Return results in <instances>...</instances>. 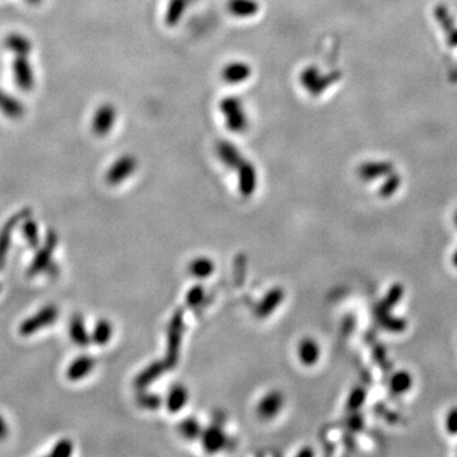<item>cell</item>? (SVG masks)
Listing matches in <instances>:
<instances>
[{
	"label": "cell",
	"mask_w": 457,
	"mask_h": 457,
	"mask_svg": "<svg viewBox=\"0 0 457 457\" xmlns=\"http://www.w3.org/2000/svg\"><path fill=\"white\" fill-rule=\"evenodd\" d=\"M218 111L224 118L225 127L233 133H244L249 129L248 111L244 102L236 95H227L218 103Z\"/></svg>",
	"instance_id": "cell-1"
},
{
	"label": "cell",
	"mask_w": 457,
	"mask_h": 457,
	"mask_svg": "<svg viewBox=\"0 0 457 457\" xmlns=\"http://www.w3.org/2000/svg\"><path fill=\"white\" fill-rule=\"evenodd\" d=\"M57 243H59V236L56 232L53 229L48 230L45 241L37 248L36 254L28 265V270H27L28 277H37L45 272L54 270L56 267L54 263V253L57 247Z\"/></svg>",
	"instance_id": "cell-2"
},
{
	"label": "cell",
	"mask_w": 457,
	"mask_h": 457,
	"mask_svg": "<svg viewBox=\"0 0 457 457\" xmlns=\"http://www.w3.org/2000/svg\"><path fill=\"white\" fill-rule=\"evenodd\" d=\"M339 77L341 75L338 71L323 74L318 66L311 65L302 69L299 75V82L306 93L310 94L313 97H319L324 93L329 86L334 84Z\"/></svg>",
	"instance_id": "cell-3"
},
{
	"label": "cell",
	"mask_w": 457,
	"mask_h": 457,
	"mask_svg": "<svg viewBox=\"0 0 457 457\" xmlns=\"http://www.w3.org/2000/svg\"><path fill=\"white\" fill-rule=\"evenodd\" d=\"M59 314L60 310L54 304L44 306L31 317L24 319L19 326V334L22 337H31L47 326H53L59 318Z\"/></svg>",
	"instance_id": "cell-4"
},
{
	"label": "cell",
	"mask_w": 457,
	"mask_h": 457,
	"mask_svg": "<svg viewBox=\"0 0 457 457\" xmlns=\"http://www.w3.org/2000/svg\"><path fill=\"white\" fill-rule=\"evenodd\" d=\"M139 168L138 158L132 154L118 156L113 163L109 165L106 173V182L109 186H120L124 180L132 177Z\"/></svg>",
	"instance_id": "cell-5"
},
{
	"label": "cell",
	"mask_w": 457,
	"mask_h": 457,
	"mask_svg": "<svg viewBox=\"0 0 457 457\" xmlns=\"http://www.w3.org/2000/svg\"><path fill=\"white\" fill-rule=\"evenodd\" d=\"M183 311H177L171 320V324L168 328V349H167V357L164 362L168 369H173L179 358V349L182 343V335H183Z\"/></svg>",
	"instance_id": "cell-6"
},
{
	"label": "cell",
	"mask_w": 457,
	"mask_h": 457,
	"mask_svg": "<svg viewBox=\"0 0 457 457\" xmlns=\"http://www.w3.org/2000/svg\"><path fill=\"white\" fill-rule=\"evenodd\" d=\"M118 118V111L113 103H102L92 117V131L98 138H106L113 131Z\"/></svg>",
	"instance_id": "cell-7"
},
{
	"label": "cell",
	"mask_w": 457,
	"mask_h": 457,
	"mask_svg": "<svg viewBox=\"0 0 457 457\" xmlns=\"http://www.w3.org/2000/svg\"><path fill=\"white\" fill-rule=\"evenodd\" d=\"M32 215V209L30 207H24L16 212L13 216L9 217L0 229V270L6 265L7 258H8L10 243L13 239V234L18 224H21L24 218Z\"/></svg>",
	"instance_id": "cell-8"
},
{
	"label": "cell",
	"mask_w": 457,
	"mask_h": 457,
	"mask_svg": "<svg viewBox=\"0 0 457 457\" xmlns=\"http://www.w3.org/2000/svg\"><path fill=\"white\" fill-rule=\"evenodd\" d=\"M215 154L218 160L232 171H238L243 163L248 159L247 156H243L241 149L229 140H217L215 144Z\"/></svg>",
	"instance_id": "cell-9"
},
{
	"label": "cell",
	"mask_w": 457,
	"mask_h": 457,
	"mask_svg": "<svg viewBox=\"0 0 457 457\" xmlns=\"http://www.w3.org/2000/svg\"><path fill=\"white\" fill-rule=\"evenodd\" d=\"M13 70V78L16 86L24 92H30L35 86V70L32 66L31 62L28 60V56L26 55H17L13 59L12 64Z\"/></svg>",
	"instance_id": "cell-10"
},
{
	"label": "cell",
	"mask_w": 457,
	"mask_h": 457,
	"mask_svg": "<svg viewBox=\"0 0 457 457\" xmlns=\"http://www.w3.org/2000/svg\"><path fill=\"white\" fill-rule=\"evenodd\" d=\"M252 75H253L252 65L249 62H241V60L227 62L221 70V78L226 84H230V86L243 84L252 78Z\"/></svg>",
	"instance_id": "cell-11"
},
{
	"label": "cell",
	"mask_w": 457,
	"mask_h": 457,
	"mask_svg": "<svg viewBox=\"0 0 457 457\" xmlns=\"http://www.w3.org/2000/svg\"><path fill=\"white\" fill-rule=\"evenodd\" d=\"M238 188L244 198H249L256 194L258 188V171L256 164L247 159L236 171Z\"/></svg>",
	"instance_id": "cell-12"
},
{
	"label": "cell",
	"mask_w": 457,
	"mask_h": 457,
	"mask_svg": "<svg viewBox=\"0 0 457 457\" xmlns=\"http://www.w3.org/2000/svg\"><path fill=\"white\" fill-rule=\"evenodd\" d=\"M283 403H285L283 394L279 390H272L261 399L257 407V413L261 418L265 420L274 418L279 411H282Z\"/></svg>",
	"instance_id": "cell-13"
},
{
	"label": "cell",
	"mask_w": 457,
	"mask_h": 457,
	"mask_svg": "<svg viewBox=\"0 0 457 457\" xmlns=\"http://www.w3.org/2000/svg\"><path fill=\"white\" fill-rule=\"evenodd\" d=\"M68 332L71 342L80 348H86L92 343L91 333L86 329V320L79 314L70 319Z\"/></svg>",
	"instance_id": "cell-14"
},
{
	"label": "cell",
	"mask_w": 457,
	"mask_h": 457,
	"mask_svg": "<svg viewBox=\"0 0 457 457\" xmlns=\"http://www.w3.org/2000/svg\"><path fill=\"white\" fill-rule=\"evenodd\" d=\"M285 300V291L281 287H274L264 295L262 301L256 308L257 318H268L272 313L277 310L279 305Z\"/></svg>",
	"instance_id": "cell-15"
},
{
	"label": "cell",
	"mask_w": 457,
	"mask_h": 457,
	"mask_svg": "<svg viewBox=\"0 0 457 457\" xmlns=\"http://www.w3.org/2000/svg\"><path fill=\"white\" fill-rule=\"evenodd\" d=\"M95 369V360L93 357L83 355L75 358L66 369V379L69 381H80L86 379L89 373H92Z\"/></svg>",
	"instance_id": "cell-16"
},
{
	"label": "cell",
	"mask_w": 457,
	"mask_h": 457,
	"mask_svg": "<svg viewBox=\"0 0 457 457\" xmlns=\"http://www.w3.org/2000/svg\"><path fill=\"white\" fill-rule=\"evenodd\" d=\"M227 12L239 19H248L256 17L261 10L258 0H227Z\"/></svg>",
	"instance_id": "cell-17"
},
{
	"label": "cell",
	"mask_w": 457,
	"mask_h": 457,
	"mask_svg": "<svg viewBox=\"0 0 457 457\" xmlns=\"http://www.w3.org/2000/svg\"><path fill=\"white\" fill-rule=\"evenodd\" d=\"M192 3L194 0H168L164 13V24L168 27H177Z\"/></svg>",
	"instance_id": "cell-18"
},
{
	"label": "cell",
	"mask_w": 457,
	"mask_h": 457,
	"mask_svg": "<svg viewBox=\"0 0 457 457\" xmlns=\"http://www.w3.org/2000/svg\"><path fill=\"white\" fill-rule=\"evenodd\" d=\"M200 440H201L203 449L207 454H216L220 449H224L226 436L221 428L212 426L203 429Z\"/></svg>",
	"instance_id": "cell-19"
},
{
	"label": "cell",
	"mask_w": 457,
	"mask_h": 457,
	"mask_svg": "<svg viewBox=\"0 0 457 457\" xmlns=\"http://www.w3.org/2000/svg\"><path fill=\"white\" fill-rule=\"evenodd\" d=\"M0 112L12 120H19L24 116L26 109L18 98L0 88Z\"/></svg>",
	"instance_id": "cell-20"
},
{
	"label": "cell",
	"mask_w": 457,
	"mask_h": 457,
	"mask_svg": "<svg viewBox=\"0 0 457 457\" xmlns=\"http://www.w3.org/2000/svg\"><path fill=\"white\" fill-rule=\"evenodd\" d=\"M404 295V286L402 283H394L393 286L390 287L388 290L386 295L384 296V299L379 302V305L376 306L375 313L376 317H382L390 314L391 310L398 306V304L402 301Z\"/></svg>",
	"instance_id": "cell-21"
},
{
	"label": "cell",
	"mask_w": 457,
	"mask_h": 457,
	"mask_svg": "<svg viewBox=\"0 0 457 457\" xmlns=\"http://www.w3.org/2000/svg\"><path fill=\"white\" fill-rule=\"evenodd\" d=\"M297 355H299V360L304 366L306 367H311L314 364H318L320 360V355L321 351L319 347L318 342L313 338H304L300 343H299V348H297Z\"/></svg>",
	"instance_id": "cell-22"
},
{
	"label": "cell",
	"mask_w": 457,
	"mask_h": 457,
	"mask_svg": "<svg viewBox=\"0 0 457 457\" xmlns=\"http://www.w3.org/2000/svg\"><path fill=\"white\" fill-rule=\"evenodd\" d=\"M393 173V165L389 162H369L358 168V176L364 180L385 177Z\"/></svg>",
	"instance_id": "cell-23"
},
{
	"label": "cell",
	"mask_w": 457,
	"mask_h": 457,
	"mask_svg": "<svg viewBox=\"0 0 457 457\" xmlns=\"http://www.w3.org/2000/svg\"><path fill=\"white\" fill-rule=\"evenodd\" d=\"M188 272L194 279H209L215 272V263L209 257H197L188 264Z\"/></svg>",
	"instance_id": "cell-24"
},
{
	"label": "cell",
	"mask_w": 457,
	"mask_h": 457,
	"mask_svg": "<svg viewBox=\"0 0 457 457\" xmlns=\"http://www.w3.org/2000/svg\"><path fill=\"white\" fill-rule=\"evenodd\" d=\"M188 400H189V393L187 388L182 385H176L169 390L165 399V405L171 413H178L186 407Z\"/></svg>",
	"instance_id": "cell-25"
},
{
	"label": "cell",
	"mask_w": 457,
	"mask_h": 457,
	"mask_svg": "<svg viewBox=\"0 0 457 457\" xmlns=\"http://www.w3.org/2000/svg\"><path fill=\"white\" fill-rule=\"evenodd\" d=\"M4 45L8 48L10 53H13L15 56L17 55H28L32 53L31 39H27L22 33H10L4 41Z\"/></svg>",
	"instance_id": "cell-26"
},
{
	"label": "cell",
	"mask_w": 457,
	"mask_h": 457,
	"mask_svg": "<svg viewBox=\"0 0 457 457\" xmlns=\"http://www.w3.org/2000/svg\"><path fill=\"white\" fill-rule=\"evenodd\" d=\"M168 370L167 364L164 361L162 362H154V364L147 366V369L142 372H140L139 376L135 379V385L138 388L142 389L154 382L159 376Z\"/></svg>",
	"instance_id": "cell-27"
},
{
	"label": "cell",
	"mask_w": 457,
	"mask_h": 457,
	"mask_svg": "<svg viewBox=\"0 0 457 457\" xmlns=\"http://www.w3.org/2000/svg\"><path fill=\"white\" fill-rule=\"evenodd\" d=\"M113 337V326L107 319H101L95 323L93 330L91 333L92 343L97 346H106Z\"/></svg>",
	"instance_id": "cell-28"
},
{
	"label": "cell",
	"mask_w": 457,
	"mask_h": 457,
	"mask_svg": "<svg viewBox=\"0 0 457 457\" xmlns=\"http://www.w3.org/2000/svg\"><path fill=\"white\" fill-rule=\"evenodd\" d=\"M389 386H390L391 393L395 395H402V394L408 393L413 386V377H411V372L405 371V370L395 372L390 379Z\"/></svg>",
	"instance_id": "cell-29"
},
{
	"label": "cell",
	"mask_w": 457,
	"mask_h": 457,
	"mask_svg": "<svg viewBox=\"0 0 457 457\" xmlns=\"http://www.w3.org/2000/svg\"><path fill=\"white\" fill-rule=\"evenodd\" d=\"M22 234H24V241L30 248L37 249L41 245L39 224L32 217V215L26 217L22 221Z\"/></svg>",
	"instance_id": "cell-30"
},
{
	"label": "cell",
	"mask_w": 457,
	"mask_h": 457,
	"mask_svg": "<svg viewBox=\"0 0 457 457\" xmlns=\"http://www.w3.org/2000/svg\"><path fill=\"white\" fill-rule=\"evenodd\" d=\"M178 432L187 441H197L201 438L203 429L197 419L186 418L179 422Z\"/></svg>",
	"instance_id": "cell-31"
},
{
	"label": "cell",
	"mask_w": 457,
	"mask_h": 457,
	"mask_svg": "<svg viewBox=\"0 0 457 457\" xmlns=\"http://www.w3.org/2000/svg\"><path fill=\"white\" fill-rule=\"evenodd\" d=\"M377 320H379L380 326L382 329L391 332V333H402L408 326V323H407L405 319L393 317L391 314L379 317Z\"/></svg>",
	"instance_id": "cell-32"
},
{
	"label": "cell",
	"mask_w": 457,
	"mask_h": 457,
	"mask_svg": "<svg viewBox=\"0 0 457 457\" xmlns=\"http://www.w3.org/2000/svg\"><path fill=\"white\" fill-rule=\"evenodd\" d=\"M402 183L400 177L395 174V173H390L388 176L386 180L384 182V185L380 187L379 194L382 198H390L391 196L395 194L396 191L399 189Z\"/></svg>",
	"instance_id": "cell-33"
},
{
	"label": "cell",
	"mask_w": 457,
	"mask_h": 457,
	"mask_svg": "<svg viewBox=\"0 0 457 457\" xmlns=\"http://www.w3.org/2000/svg\"><path fill=\"white\" fill-rule=\"evenodd\" d=\"M366 396H367V393L362 386H357L353 389L347 399V409L356 413L366 402Z\"/></svg>",
	"instance_id": "cell-34"
},
{
	"label": "cell",
	"mask_w": 457,
	"mask_h": 457,
	"mask_svg": "<svg viewBox=\"0 0 457 457\" xmlns=\"http://www.w3.org/2000/svg\"><path fill=\"white\" fill-rule=\"evenodd\" d=\"M73 452H74L73 441H70L69 438H62L55 445L54 449H51L50 456L68 457L73 455Z\"/></svg>",
	"instance_id": "cell-35"
},
{
	"label": "cell",
	"mask_w": 457,
	"mask_h": 457,
	"mask_svg": "<svg viewBox=\"0 0 457 457\" xmlns=\"http://www.w3.org/2000/svg\"><path fill=\"white\" fill-rule=\"evenodd\" d=\"M205 295H206L205 287L200 286V285L192 287V288L187 292V305H188L189 308H196V306L201 305L203 299H205Z\"/></svg>",
	"instance_id": "cell-36"
},
{
	"label": "cell",
	"mask_w": 457,
	"mask_h": 457,
	"mask_svg": "<svg viewBox=\"0 0 457 457\" xmlns=\"http://www.w3.org/2000/svg\"><path fill=\"white\" fill-rule=\"evenodd\" d=\"M138 403L140 407H142L145 409L156 411L162 405V399H160V396L156 395V394H141L138 398Z\"/></svg>",
	"instance_id": "cell-37"
},
{
	"label": "cell",
	"mask_w": 457,
	"mask_h": 457,
	"mask_svg": "<svg viewBox=\"0 0 457 457\" xmlns=\"http://www.w3.org/2000/svg\"><path fill=\"white\" fill-rule=\"evenodd\" d=\"M445 428L449 434H457V407L449 409L446 419H445Z\"/></svg>",
	"instance_id": "cell-38"
},
{
	"label": "cell",
	"mask_w": 457,
	"mask_h": 457,
	"mask_svg": "<svg viewBox=\"0 0 457 457\" xmlns=\"http://www.w3.org/2000/svg\"><path fill=\"white\" fill-rule=\"evenodd\" d=\"M362 427H364V418L356 411V414L348 419V428L352 432H358L362 429Z\"/></svg>",
	"instance_id": "cell-39"
},
{
	"label": "cell",
	"mask_w": 457,
	"mask_h": 457,
	"mask_svg": "<svg viewBox=\"0 0 457 457\" xmlns=\"http://www.w3.org/2000/svg\"><path fill=\"white\" fill-rule=\"evenodd\" d=\"M373 360L377 362V364H381L384 367L385 364V361H388V357H386V351L382 348L381 346H377L375 351H373Z\"/></svg>",
	"instance_id": "cell-40"
},
{
	"label": "cell",
	"mask_w": 457,
	"mask_h": 457,
	"mask_svg": "<svg viewBox=\"0 0 457 457\" xmlns=\"http://www.w3.org/2000/svg\"><path fill=\"white\" fill-rule=\"evenodd\" d=\"M9 434L8 423L4 417L0 414V441H4Z\"/></svg>",
	"instance_id": "cell-41"
},
{
	"label": "cell",
	"mask_w": 457,
	"mask_h": 457,
	"mask_svg": "<svg viewBox=\"0 0 457 457\" xmlns=\"http://www.w3.org/2000/svg\"><path fill=\"white\" fill-rule=\"evenodd\" d=\"M314 455V451L310 449V447H305V449H302L299 454H297V456L299 457H310Z\"/></svg>",
	"instance_id": "cell-42"
},
{
	"label": "cell",
	"mask_w": 457,
	"mask_h": 457,
	"mask_svg": "<svg viewBox=\"0 0 457 457\" xmlns=\"http://www.w3.org/2000/svg\"><path fill=\"white\" fill-rule=\"evenodd\" d=\"M27 4H30V6H39V4H41L44 0H24Z\"/></svg>",
	"instance_id": "cell-43"
},
{
	"label": "cell",
	"mask_w": 457,
	"mask_h": 457,
	"mask_svg": "<svg viewBox=\"0 0 457 457\" xmlns=\"http://www.w3.org/2000/svg\"><path fill=\"white\" fill-rule=\"evenodd\" d=\"M452 264H454V267H456L457 268V249L455 250L454 256H452Z\"/></svg>",
	"instance_id": "cell-44"
},
{
	"label": "cell",
	"mask_w": 457,
	"mask_h": 457,
	"mask_svg": "<svg viewBox=\"0 0 457 457\" xmlns=\"http://www.w3.org/2000/svg\"><path fill=\"white\" fill-rule=\"evenodd\" d=\"M454 223H455V226L457 227V211L455 212V216H454Z\"/></svg>",
	"instance_id": "cell-45"
},
{
	"label": "cell",
	"mask_w": 457,
	"mask_h": 457,
	"mask_svg": "<svg viewBox=\"0 0 457 457\" xmlns=\"http://www.w3.org/2000/svg\"><path fill=\"white\" fill-rule=\"evenodd\" d=\"M1 288H3V287H1V285H0V292H1Z\"/></svg>",
	"instance_id": "cell-46"
}]
</instances>
